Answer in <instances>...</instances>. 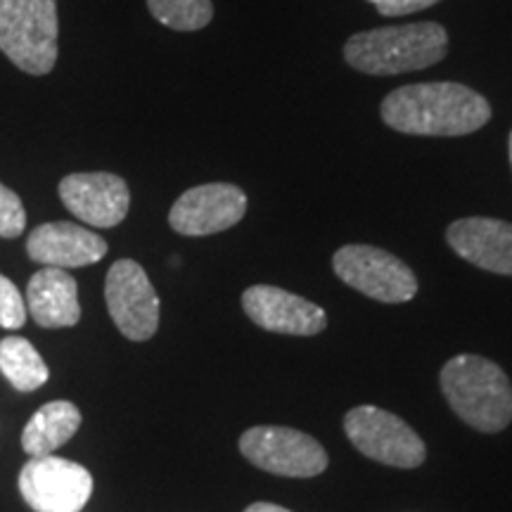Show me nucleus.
<instances>
[{
  "label": "nucleus",
  "instance_id": "obj_16",
  "mask_svg": "<svg viewBox=\"0 0 512 512\" xmlns=\"http://www.w3.org/2000/svg\"><path fill=\"white\" fill-rule=\"evenodd\" d=\"M79 427L81 411L72 401H50L31 415L22 432V448L34 458L50 456L67 444Z\"/></svg>",
  "mask_w": 512,
  "mask_h": 512
},
{
  "label": "nucleus",
  "instance_id": "obj_18",
  "mask_svg": "<svg viewBox=\"0 0 512 512\" xmlns=\"http://www.w3.org/2000/svg\"><path fill=\"white\" fill-rule=\"evenodd\" d=\"M147 10L174 31H200L214 19L211 0H147Z\"/></svg>",
  "mask_w": 512,
  "mask_h": 512
},
{
  "label": "nucleus",
  "instance_id": "obj_19",
  "mask_svg": "<svg viewBox=\"0 0 512 512\" xmlns=\"http://www.w3.org/2000/svg\"><path fill=\"white\" fill-rule=\"evenodd\" d=\"M27 228V211L15 190L0 183V238L15 240Z\"/></svg>",
  "mask_w": 512,
  "mask_h": 512
},
{
  "label": "nucleus",
  "instance_id": "obj_17",
  "mask_svg": "<svg viewBox=\"0 0 512 512\" xmlns=\"http://www.w3.org/2000/svg\"><path fill=\"white\" fill-rule=\"evenodd\" d=\"M0 373L17 392H36L48 382L50 370L29 339L12 335L0 339Z\"/></svg>",
  "mask_w": 512,
  "mask_h": 512
},
{
  "label": "nucleus",
  "instance_id": "obj_21",
  "mask_svg": "<svg viewBox=\"0 0 512 512\" xmlns=\"http://www.w3.org/2000/svg\"><path fill=\"white\" fill-rule=\"evenodd\" d=\"M437 3H441V0H377L375 8L382 17H399V15H413V12L427 10Z\"/></svg>",
  "mask_w": 512,
  "mask_h": 512
},
{
  "label": "nucleus",
  "instance_id": "obj_13",
  "mask_svg": "<svg viewBox=\"0 0 512 512\" xmlns=\"http://www.w3.org/2000/svg\"><path fill=\"white\" fill-rule=\"evenodd\" d=\"M31 261L53 268H83L105 259L107 242L95 230H88L72 221L43 223L31 230L27 240Z\"/></svg>",
  "mask_w": 512,
  "mask_h": 512
},
{
  "label": "nucleus",
  "instance_id": "obj_7",
  "mask_svg": "<svg viewBox=\"0 0 512 512\" xmlns=\"http://www.w3.org/2000/svg\"><path fill=\"white\" fill-rule=\"evenodd\" d=\"M240 453L254 467L280 477L306 479L328 470L320 441L292 427H252L240 437Z\"/></svg>",
  "mask_w": 512,
  "mask_h": 512
},
{
  "label": "nucleus",
  "instance_id": "obj_11",
  "mask_svg": "<svg viewBox=\"0 0 512 512\" xmlns=\"http://www.w3.org/2000/svg\"><path fill=\"white\" fill-rule=\"evenodd\" d=\"M60 200L81 223L93 228H114L126 219L131 207L128 183L110 171H83L64 176L60 185Z\"/></svg>",
  "mask_w": 512,
  "mask_h": 512
},
{
  "label": "nucleus",
  "instance_id": "obj_8",
  "mask_svg": "<svg viewBox=\"0 0 512 512\" xmlns=\"http://www.w3.org/2000/svg\"><path fill=\"white\" fill-rule=\"evenodd\" d=\"M19 494L34 512H81L91 501L93 475L72 460L31 458L19 472Z\"/></svg>",
  "mask_w": 512,
  "mask_h": 512
},
{
  "label": "nucleus",
  "instance_id": "obj_20",
  "mask_svg": "<svg viewBox=\"0 0 512 512\" xmlns=\"http://www.w3.org/2000/svg\"><path fill=\"white\" fill-rule=\"evenodd\" d=\"M27 323V302L17 285L0 273V328L19 330Z\"/></svg>",
  "mask_w": 512,
  "mask_h": 512
},
{
  "label": "nucleus",
  "instance_id": "obj_4",
  "mask_svg": "<svg viewBox=\"0 0 512 512\" xmlns=\"http://www.w3.org/2000/svg\"><path fill=\"white\" fill-rule=\"evenodd\" d=\"M0 53L29 76H48L60 55L57 0H0Z\"/></svg>",
  "mask_w": 512,
  "mask_h": 512
},
{
  "label": "nucleus",
  "instance_id": "obj_14",
  "mask_svg": "<svg viewBox=\"0 0 512 512\" xmlns=\"http://www.w3.org/2000/svg\"><path fill=\"white\" fill-rule=\"evenodd\" d=\"M446 240L467 264L512 275V223L484 216L460 219L448 226Z\"/></svg>",
  "mask_w": 512,
  "mask_h": 512
},
{
  "label": "nucleus",
  "instance_id": "obj_3",
  "mask_svg": "<svg viewBox=\"0 0 512 512\" xmlns=\"http://www.w3.org/2000/svg\"><path fill=\"white\" fill-rule=\"evenodd\" d=\"M439 382L448 406L465 425L496 434L512 422V384L489 358L453 356L441 368Z\"/></svg>",
  "mask_w": 512,
  "mask_h": 512
},
{
  "label": "nucleus",
  "instance_id": "obj_6",
  "mask_svg": "<svg viewBox=\"0 0 512 512\" xmlns=\"http://www.w3.org/2000/svg\"><path fill=\"white\" fill-rule=\"evenodd\" d=\"M344 432L363 456L389 467L413 470L427 458V448L408 422L375 406H358L344 418Z\"/></svg>",
  "mask_w": 512,
  "mask_h": 512
},
{
  "label": "nucleus",
  "instance_id": "obj_15",
  "mask_svg": "<svg viewBox=\"0 0 512 512\" xmlns=\"http://www.w3.org/2000/svg\"><path fill=\"white\" fill-rule=\"evenodd\" d=\"M27 313L41 328H74L81 320L76 280L64 268L43 266L27 285Z\"/></svg>",
  "mask_w": 512,
  "mask_h": 512
},
{
  "label": "nucleus",
  "instance_id": "obj_22",
  "mask_svg": "<svg viewBox=\"0 0 512 512\" xmlns=\"http://www.w3.org/2000/svg\"><path fill=\"white\" fill-rule=\"evenodd\" d=\"M245 512H290L287 508H280L275 503H252Z\"/></svg>",
  "mask_w": 512,
  "mask_h": 512
},
{
  "label": "nucleus",
  "instance_id": "obj_1",
  "mask_svg": "<svg viewBox=\"0 0 512 512\" xmlns=\"http://www.w3.org/2000/svg\"><path fill=\"white\" fill-rule=\"evenodd\" d=\"M489 119V100L463 83H413L382 100V121L406 136H470Z\"/></svg>",
  "mask_w": 512,
  "mask_h": 512
},
{
  "label": "nucleus",
  "instance_id": "obj_5",
  "mask_svg": "<svg viewBox=\"0 0 512 512\" xmlns=\"http://www.w3.org/2000/svg\"><path fill=\"white\" fill-rule=\"evenodd\" d=\"M337 278L382 304L411 302L418 294V278L399 256L370 245H347L332 256Z\"/></svg>",
  "mask_w": 512,
  "mask_h": 512
},
{
  "label": "nucleus",
  "instance_id": "obj_24",
  "mask_svg": "<svg viewBox=\"0 0 512 512\" xmlns=\"http://www.w3.org/2000/svg\"><path fill=\"white\" fill-rule=\"evenodd\" d=\"M368 3H373V5H377V0H368Z\"/></svg>",
  "mask_w": 512,
  "mask_h": 512
},
{
  "label": "nucleus",
  "instance_id": "obj_2",
  "mask_svg": "<svg viewBox=\"0 0 512 512\" xmlns=\"http://www.w3.org/2000/svg\"><path fill=\"white\" fill-rule=\"evenodd\" d=\"M448 36L437 22H415L354 34L344 46V60L356 72L396 76L439 64L446 57Z\"/></svg>",
  "mask_w": 512,
  "mask_h": 512
},
{
  "label": "nucleus",
  "instance_id": "obj_9",
  "mask_svg": "<svg viewBox=\"0 0 512 512\" xmlns=\"http://www.w3.org/2000/svg\"><path fill=\"white\" fill-rule=\"evenodd\" d=\"M105 302L121 335L147 342L159 328V297L145 268L133 259H119L107 271Z\"/></svg>",
  "mask_w": 512,
  "mask_h": 512
},
{
  "label": "nucleus",
  "instance_id": "obj_10",
  "mask_svg": "<svg viewBox=\"0 0 512 512\" xmlns=\"http://www.w3.org/2000/svg\"><path fill=\"white\" fill-rule=\"evenodd\" d=\"M247 214V195L233 183H204L185 190L169 211V226L185 238L223 233Z\"/></svg>",
  "mask_w": 512,
  "mask_h": 512
},
{
  "label": "nucleus",
  "instance_id": "obj_12",
  "mask_svg": "<svg viewBox=\"0 0 512 512\" xmlns=\"http://www.w3.org/2000/svg\"><path fill=\"white\" fill-rule=\"evenodd\" d=\"M242 309L254 325L278 335L311 337L328 325V316L318 304L273 285H252L245 290Z\"/></svg>",
  "mask_w": 512,
  "mask_h": 512
},
{
  "label": "nucleus",
  "instance_id": "obj_23",
  "mask_svg": "<svg viewBox=\"0 0 512 512\" xmlns=\"http://www.w3.org/2000/svg\"><path fill=\"white\" fill-rule=\"evenodd\" d=\"M510 164H512V133H510Z\"/></svg>",
  "mask_w": 512,
  "mask_h": 512
}]
</instances>
